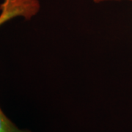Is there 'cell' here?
<instances>
[{
  "label": "cell",
  "instance_id": "cell-3",
  "mask_svg": "<svg viewBox=\"0 0 132 132\" xmlns=\"http://www.w3.org/2000/svg\"><path fill=\"white\" fill-rule=\"evenodd\" d=\"M95 4H103V3H107V2H129L132 4V0H93Z\"/></svg>",
  "mask_w": 132,
  "mask_h": 132
},
{
  "label": "cell",
  "instance_id": "cell-1",
  "mask_svg": "<svg viewBox=\"0 0 132 132\" xmlns=\"http://www.w3.org/2000/svg\"><path fill=\"white\" fill-rule=\"evenodd\" d=\"M40 10L39 0H3L0 5V27L18 17L30 20Z\"/></svg>",
  "mask_w": 132,
  "mask_h": 132
},
{
  "label": "cell",
  "instance_id": "cell-2",
  "mask_svg": "<svg viewBox=\"0 0 132 132\" xmlns=\"http://www.w3.org/2000/svg\"><path fill=\"white\" fill-rule=\"evenodd\" d=\"M0 132H32L27 129H21L6 116L0 107Z\"/></svg>",
  "mask_w": 132,
  "mask_h": 132
}]
</instances>
